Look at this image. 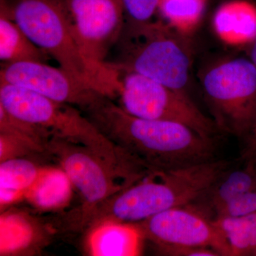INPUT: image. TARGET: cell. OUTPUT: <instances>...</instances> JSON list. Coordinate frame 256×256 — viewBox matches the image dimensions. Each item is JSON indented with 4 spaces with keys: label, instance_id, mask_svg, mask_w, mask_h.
<instances>
[{
    "label": "cell",
    "instance_id": "cell-2",
    "mask_svg": "<svg viewBox=\"0 0 256 256\" xmlns=\"http://www.w3.org/2000/svg\"><path fill=\"white\" fill-rule=\"evenodd\" d=\"M6 8L37 46L60 68L112 99L118 97L122 72L112 64L102 68L87 60L74 36L63 0H16Z\"/></svg>",
    "mask_w": 256,
    "mask_h": 256
},
{
    "label": "cell",
    "instance_id": "cell-23",
    "mask_svg": "<svg viewBox=\"0 0 256 256\" xmlns=\"http://www.w3.org/2000/svg\"><path fill=\"white\" fill-rule=\"evenodd\" d=\"M256 212V188L242 195L220 207L214 214L212 220L229 217L242 216Z\"/></svg>",
    "mask_w": 256,
    "mask_h": 256
},
{
    "label": "cell",
    "instance_id": "cell-24",
    "mask_svg": "<svg viewBox=\"0 0 256 256\" xmlns=\"http://www.w3.org/2000/svg\"><path fill=\"white\" fill-rule=\"evenodd\" d=\"M124 6L126 20L136 23L152 21L158 12L159 0H121Z\"/></svg>",
    "mask_w": 256,
    "mask_h": 256
},
{
    "label": "cell",
    "instance_id": "cell-3",
    "mask_svg": "<svg viewBox=\"0 0 256 256\" xmlns=\"http://www.w3.org/2000/svg\"><path fill=\"white\" fill-rule=\"evenodd\" d=\"M0 106L16 117L44 128L52 137L86 146L131 180L146 173L138 160L106 137L74 106L5 82H0Z\"/></svg>",
    "mask_w": 256,
    "mask_h": 256
},
{
    "label": "cell",
    "instance_id": "cell-22",
    "mask_svg": "<svg viewBox=\"0 0 256 256\" xmlns=\"http://www.w3.org/2000/svg\"><path fill=\"white\" fill-rule=\"evenodd\" d=\"M0 132L30 138L48 148L52 134L44 128L16 117L0 106Z\"/></svg>",
    "mask_w": 256,
    "mask_h": 256
},
{
    "label": "cell",
    "instance_id": "cell-9",
    "mask_svg": "<svg viewBox=\"0 0 256 256\" xmlns=\"http://www.w3.org/2000/svg\"><path fill=\"white\" fill-rule=\"evenodd\" d=\"M136 224L144 238L166 254L174 249L205 247L232 256L230 246L212 220L190 206L160 212Z\"/></svg>",
    "mask_w": 256,
    "mask_h": 256
},
{
    "label": "cell",
    "instance_id": "cell-4",
    "mask_svg": "<svg viewBox=\"0 0 256 256\" xmlns=\"http://www.w3.org/2000/svg\"><path fill=\"white\" fill-rule=\"evenodd\" d=\"M190 37L163 20L146 23L124 22L116 46L120 70L141 74L178 90H185L192 64Z\"/></svg>",
    "mask_w": 256,
    "mask_h": 256
},
{
    "label": "cell",
    "instance_id": "cell-17",
    "mask_svg": "<svg viewBox=\"0 0 256 256\" xmlns=\"http://www.w3.org/2000/svg\"><path fill=\"white\" fill-rule=\"evenodd\" d=\"M50 56L36 46L8 12L6 1L0 3V60L3 64L23 62L46 63Z\"/></svg>",
    "mask_w": 256,
    "mask_h": 256
},
{
    "label": "cell",
    "instance_id": "cell-16",
    "mask_svg": "<svg viewBox=\"0 0 256 256\" xmlns=\"http://www.w3.org/2000/svg\"><path fill=\"white\" fill-rule=\"evenodd\" d=\"M72 188L62 168H42L34 182L25 192L24 200L42 212L58 210L70 203Z\"/></svg>",
    "mask_w": 256,
    "mask_h": 256
},
{
    "label": "cell",
    "instance_id": "cell-13",
    "mask_svg": "<svg viewBox=\"0 0 256 256\" xmlns=\"http://www.w3.org/2000/svg\"><path fill=\"white\" fill-rule=\"evenodd\" d=\"M212 28L220 42L230 47H247L256 38V5L248 0L222 3L212 18Z\"/></svg>",
    "mask_w": 256,
    "mask_h": 256
},
{
    "label": "cell",
    "instance_id": "cell-15",
    "mask_svg": "<svg viewBox=\"0 0 256 256\" xmlns=\"http://www.w3.org/2000/svg\"><path fill=\"white\" fill-rule=\"evenodd\" d=\"M256 188V165L250 161L242 168L227 170L200 198L188 206L212 220L214 214L242 194Z\"/></svg>",
    "mask_w": 256,
    "mask_h": 256
},
{
    "label": "cell",
    "instance_id": "cell-29",
    "mask_svg": "<svg viewBox=\"0 0 256 256\" xmlns=\"http://www.w3.org/2000/svg\"><path fill=\"white\" fill-rule=\"evenodd\" d=\"M252 255L256 256V248L254 250V252H252Z\"/></svg>",
    "mask_w": 256,
    "mask_h": 256
},
{
    "label": "cell",
    "instance_id": "cell-11",
    "mask_svg": "<svg viewBox=\"0 0 256 256\" xmlns=\"http://www.w3.org/2000/svg\"><path fill=\"white\" fill-rule=\"evenodd\" d=\"M0 82L28 89L52 100L78 106L82 111L101 96L94 87L66 70L43 62L2 64Z\"/></svg>",
    "mask_w": 256,
    "mask_h": 256
},
{
    "label": "cell",
    "instance_id": "cell-12",
    "mask_svg": "<svg viewBox=\"0 0 256 256\" xmlns=\"http://www.w3.org/2000/svg\"><path fill=\"white\" fill-rule=\"evenodd\" d=\"M54 232L26 212L8 210L0 216V255H33L46 246Z\"/></svg>",
    "mask_w": 256,
    "mask_h": 256
},
{
    "label": "cell",
    "instance_id": "cell-5",
    "mask_svg": "<svg viewBox=\"0 0 256 256\" xmlns=\"http://www.w3.org/2000/svg\"><path fill=\"white\" fill-rule=\"evenodd\" d=\"M233 160L214 159L175 169L152 172L124 188L119 196L121 212L133 223L196 201L227 170Z\"/></svg>",
    "mask_w": 256,
    "mask_h": 256
},
{
    "label": "cell",
    "instance_id": "cell-10",
    "mask_svg": "<svg viewBox=\"0 0 256 256\" xmlns=\"http://www.w3.org/2000/svg\"><path fill=\"white\" fill-rule=\"evenodd\" d=\"M69 24L82 53L98 66L118 41L126 14L121 0H63Z\"/></svg>",
    "mask_w": 256,
    "mask_h": 256
},
{
    "label": "cell",
    "instance_id": "cell-7",
    "mask_svg": "<svg viewBox=\"0 0 256 256\" xmlns=\"http://www.w3.org/2000/svg\"><path fill=\"white\" fill-rule=\"evenodd\" d=\"M118 97L120 106L136 117L184 124L207 138H215L220 132L214 120L198 108L186 92L136 72H122Z\"/></svg>",
    "mask_w": 256,
    "mask_h": 256
},
{
    "label": "cell",
    "instance_id": "cell-8",
    "mask_svg": "<svg viewBox=\"0 0 256 256\" xmlns=\"http://www.w3.org/2000/svg\"><path fill=\"white\" fill-rule=\"evenodd\" d=\"M47 150L80 194L84 203L78 210H89L138 182L121 174L86 146L52 137Z\"/></svg>",
    "mask_w": 256,
    "mask_h": 256
},
{
    "label": "cell",
    "instance_id": "cell-26",
    "mask_svg": "<svg viewBox=\"0 0 256 256\" xmlns=\"http://www.w3.org/2000/svg\"><path fill=\"white\" fill-rule=\"evenodd\" d=\"M248 58H249L252 64L256 66V38L254 41L247 46Z\"/></svg>",
    "mask_w": 256,
    "mask_h": 256
},
{
    "label": "cell",
    "instance_id": "cell-21",
    "mask_svg": "<svg viewBox=\"0 0 256 256\" xmlns=\"http://www.w3.org/2000/svg\"><path fill=\"white\" fill-rule=\"evenodd\" d=\"M47 153L46 146L30 138L0 132V162L14 158H30Z\"/></svg>",
    "mask_w": 256,
    "mask_h": 256
},
{
    "label": "cell",
    "instance_id": "cell-1",
    "mask_svg": "<svg viewBox=\"0 0 256 256\" xmlns=\"http://www.w3.org/2000/svg\"><path fill=\"white\" fill-rule=\"evenodd\" d=\"M101 96L84 110L106 137L152 172L216 159L215 138L178 122L136 117Z\"/></svg>",
    "mask_w": 256,
    "mask_h": 256
},
{
    "label": "cell",
    "instance_id": "cell-6",
    "mask_svg": "<svg viewBox=\"0 0 256 256\" xmlns=\"http://www.w3.org/2000/svg\"><path fill=\"white\" fill-rule=\"evenodd\" d=\"M200 82L218 130L242 136L256 120V66L248 58H224L202 72Z\"/></svg>",
    "mask_w": 256,
    "mask_h": 256
},
{
    "label": "cell",
    "instance_id": "cell-19",
    "mask_svg": "<svg viewBox=\"0 0 256 256\" xmlns=\"http://www.w3.org/2000/svg\"><path fill=\"white\" fill-rule=\"evenodd\" d=\"M212 222L228 242L232 256L252 255L256 248V212Z\"/></svg>",
    "mask_w": 256,
    "mask_h": 256
},
{
    "label": "cell",
    "instance_id": "cell-18",
    "mask_svg": "<svg viewBox=\"0 0 256 256\" xmlns=\"http://www.w3.org/2000/svg\"><path fill=\"white\" fill-rule=\"evenodd\" d=\"M207 0H159L163 21L184 36L190 37L200 26Z\"/></svg>",
    "mask_w": 256,
    "mask_h": 256
},
{
    "label": "cell",
    "instance_id": "cell-28",
    "mask_svg": "<svg viewBox=\"0 0 256 256\" xmlns=\"http://www.w3.org/2000/svg\"><path fill=\"white\" fill-rule=\"evenodd\" d=\"M252 146H254V151H255V152L256 153V141H254V142H252Z\"/></svg>",
    "mask_w": 256,
    "mask_h": 256
},
{
    "label": "cell",
    "instance_id": "cell-20",
    "mask_svg": "<svg viewBox=\"0 0 256 256\" xmlns=\"http://www.w3.org/2000/svg\"><path fill=\"white\" fill-rule=\"evenodd\" d=\"M30 158H14L0 163V188L24 192L34 182L42 170Z\"/></svg>",
    "mask_w": 256,
    "mask_h": 256
},
{
    "label": "cell",
    "instance_id": "cell-14",
    "mask_svg": "<svg viewBox=\"0 0 256 256\" xmlns=\"http://www.w3.org/2000/svg\"><path fill=\"white\" fill-rule=\"evenodd\" d=\"M143 239L136 224L109 220L88 230L87 252L94 256H137Z\"/></svg>",
    "mask_w": 256,
    "mask_h": 256
},
{
    "label": "cell",
    "instance_id": "cell-25",
    "mask_svg": "<svg viewBox=\"0 0 256 256\" xmlns=\"http://www.w3.org/2000/svg\"><path fill=\"white\" fill-rule=\"evenodd\" d=\"M24 200V193L8 188H0V206L1 210L10 205Z\"/></svg>",
    "mask_w": 256,
    "mask_h": 256
},
{
    "label": "cell",
    "instance_id": "cell-27",
    "mask_svg": "<svg viewBox=\"0 0 256 256\" xmlns=\"http://www.w3.org/2000/svg\"><path fill=\"white\" fill-rule=\"evenodd\" d=\"M252 141L256 140V120L255 121V124H254V127H252Z\"/></svg>",
    "mask_w": 256,
    "mask_h": 256
}]
</instances>
